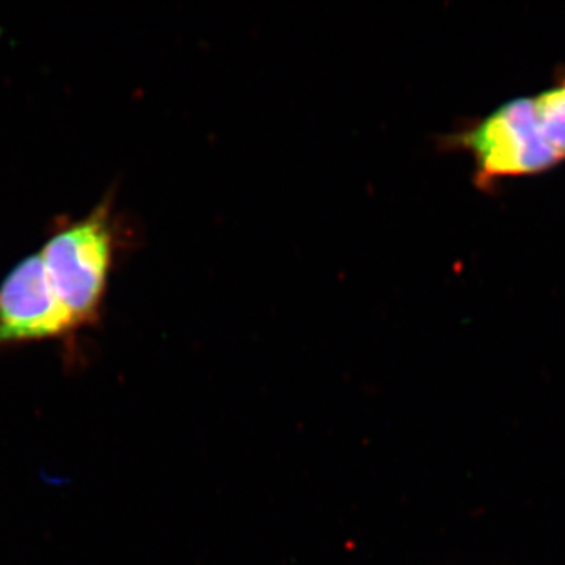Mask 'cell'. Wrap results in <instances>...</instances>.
Here are the masks:
<instances>
[{
  "mask_svg": "<svg viewBox=\"0 0 565 565\" xmlns=\"http://www.w3.org/2000/svg\"><path fill=\"white\" fill-rule=\"evenodd\" d=\"M441 147L470 156L482 191L559 166L565 161V70L544 90L501 104L448 134Z\"/></svg>",
  "mask_w": 565,
  "mask_h": 565,
  "instance_id": "1",
  "label": "cell"
},
{
  "mask_svg": "<svg viewBox=\"0 0 565 565\" xmlns=\"http://www.w3.org/2000/svg\"><path fill=\"white\" fill-rule=\"evenodd\" d=\"M118 247L120 233L114 200L107 196L85 217L62 221L41 248L52 291L74 332L96 326L102 319Z\"/></svg>",
  "mask_w": 565,
  "mask_h": 565,
  "instance_id": "2",
  "label": "cell"
},
{
  "mask_svg": "<svg viewBox=\"0 0 565 565\" xmlns=\"http://www.w3.org/2000/svg\"><path fill=\"white\" fill-rule=\"evenodd\" d=\"M74 337L40 253L22 259L0 282V349Z\"/></svg>",
  "mask_w": 565,
  "mask_h": 565,
  "instance_id": "3",
  "label": "cell"
}]
</instances>
